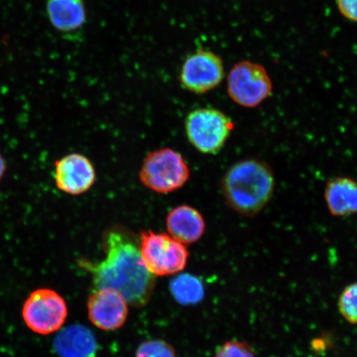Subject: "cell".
Segmentation results:
<instances>
[{
    "label": "cell",
    "mask_w": 357,
    "mask_h": 357,
    "mask_svg": "<svg viewBox=\"0 0 357 357\" xmlns=\"http://www.w3.org/2000/svg\"><path fill=\"white\" fill-rule=\"evenodd\" d=\"M105 257L100 262L84 261L96 289L110 288L126 298L128 305L144 307L153 296L155 275L146 269L139 245L122 227H112L105 233Z\"/></svg>",
    "instance_id": "1"
},
{
    "label": "cell",
    "mask_w": 357,
    "mask_h": 357,
    "mask_svg": "<svg viewBox=\"0 0 357 357\" xmlns=\"http://www.w3.org/2000/svg\"><path fill=\"white\" fill-rule=\"evenodd\" d=\"M273 169L257 159L239 160L231 166L221 181V191L230 208L245 217L260 213L274 195Z\"/></svg>",
    "instance_id": "2"
},
{
    "label": "cell",
    "mask_w": 357,
    "mask_h": 357,
    "mask_svg": "<svg viewBox=\"0 0 357 357\" xmlns=\"http://www.w3.org/2000/svg\"><path fill=\"white\" fill-rule=\"evenodd\" d=\"M190 176V169L178 151L165 147L147 154L139 171L146 188L158 194H169L182 188Z\"/></svg>",
    "instance_id": "3"
},
{
    "label": "cell",
    "mask_w": 357,
    "mask_h": 357,
    "mask_svg": "<svg viewBox=\"0 0 357 357\" xmlns=\"http://www.w3.org/2000/svg\"><path fill=\"white\" fill-rule=\"evenodd\" d=\"M185 128L187 138L196 150L213 155L225 146L234 123L220 110L200 108L187 115Z\"/></svg>",
    "instance_id": "4"
},
{
    "label": "cell",
    "mask_w": 357,
    "mask_h": 357,
    "mask_svg": "<svg viewBox=\"0 0 357 357\" xmlns=\"http://www.w3.org/2000/svg\"><path fill=\"white\" fill-rule=\"evenodd\" d=\"M231 100L244 108L253 109L271 96L273 84L264 66L249 61L236 63L227 75Z\"/></svg>",
    "instance_id": "5"
},
{
    "label": "cell",
    "mask_w": 357,
    "mask_h": 357,
    "mask_svg": "<svg viewBox=\"0 0 357 357\" xmlns=\"http://www.w3.org/2000/svg\"><path fill=\"white\" fill-rule=\"evenodd\" d=\"M139 248L146 269L155 276L177 274L188 261L185 245L167 234L142 231Z\"/></svg>",
    "instance_id": "6"
},
{
    "label": "cell",
    "mask_w": 357,
    "mask_h": 357,
    "mask_svg": "<svg viewBox=\"0 0 357 357\" xmlns=\"http://www.w3.org/2000/svg\"><path fill=\"white\" fill-rule=\"evenodd\" d=\"M26 327L40 335L59 331L68 316L63 298L55 290L42 288L34 290L26 298L22 310Z\"/></svg>",
    "instance_id": "7"
},
{
    "label": "cell",
    "mask_w": 357,
    "mask_h": 357,
    "mask_svg": "<svg viewBox=\"0 0 357 357\" xmlns=\"http://www.w3.org/2000/svg\"><path fill=\"white\" fill-rule=\"evenodd\" d=\"M225 75V64L220 56L199 47L183 62L180 80L187 91L202 95L220 86Z\"/></svg>",
    "instance_id": "8"
},
{
    "label": "cell",
    "mask_w": 357,
    "mask_h": 357,
    "mask_svg": "<svg viewBox=\"0 0 357 357\" xmlns=\"http://www.w3.org/2000/svg\"><path fill=\"white\" fill-rule=\"evenodd\" d=\"M88 314L91 322L104 331L122 328L128 315V303L117 290L96 289L88 301Z\"/></svg>",
    "instance_id": "9"
},
{
    "label": "cell",
    "mask_w": 357,
    "mask_h": 357,
    "mask_svg": "<svg viewBox=\"0 0 357 357\" xmlns=\"http://www.w3.org/2000/svg\"><path fill=\"white\" fill-rule=\"evenodd\" d=\"M54 178L58 189L70 195H82L96 181L95 167L86 155L71 153L56 160Z\"/></svg>",
    "instance_id": "10"
},
{
    "label": "cell",
    "mask_w": 357,
    "mask_h": 357,
    "mask_svg": "<svg viewBox=\"0 0 357 357\" xmlns=\"http://www.w3.org/2000/svg\"><path fill=\"white\" fill-rule=\"evenodd\" d=\"M205 227L202 214L189 205L173 208L167 217L169 235L184 245L198 242L204 234Z\"/></svg>",
    "instance_id": "11"
},
{
    "label": "cell",
    "mask_w": 357,
    "mask_h": 357,
    "mask_svg": "<svg viewBox=\"0 0 357 357\" xmlns=\"http://www.w3.org/2000/svg\"><path fill=\"white\" fill-rule=\"evenodd\" d=\"M53 347L59 357H96L99 348L91 329L80 324L61 329Z\"/></svg>",
    "instance_id": "12"
},
{
    "label": "cell",
    "mask_w": 357,
    "mask_h": 357,
    "mask_svg": "<svg viewBox=\"0 0 357 357\" xmlns=\"http://www.w3.org/2000/svg\"><path fill=\"white\" fill-rule=\"evenodd\" d=\"M46 10L53 28L62 33L77 32L87 22L84 0H47Z\"/></svg>",
    "instance_id": "13"
},
{
    "label": "cell",
    "mask_w": 357,
    "mask_h": 357,
    "mask_svg": "<svg viewBox=\"0 0 357 357\" xmlns=\"http://www.w3.org/2000/svg\"><path fill=\"white\" fill-rule=\"evenodd\" d=\"M324 199L330 213L347 217L357 213V182L354 178L338 176L326 185Z\"/></svg>",
    "instance_id": "14"
},
{
    "label": "cell",
    "mask_w": 357,
    "mask_h": 357,
    "mask_svg": "<svg viewBox=\"0 0 357 357\" xmlns=\"http://www.w3.org/2000/svg\"><path fill=\"white\" fill-rule=\"evenodd\" d=\"M169 289L174 298L182 305H197L204 296L202 282L189 274H182L173 279Z\"/></svg>",
    "instance_id": "15"
},
{
    "label": "cell",
    "mask_w": 357,
    "mask_h": 357,
    "mask_svg": "<svg viewBox=\"0 0 357 357\" xmlns=\"http://www.w3.org/2000/svg\"><path fill=\"white\" fill-rule=\"evenodd\" d=\"M338 310L348 323L357 324V282L343 290L339 297Z\"/></svg>",
    "instance_id": "16"
},
{
    "label": "cell",
    "mask_w": 357,
    "mask_h": 357,
    "mask_svg": "<svg viewBox=\"0 0 357 357\" xmlns=\"http://www.w3.org/2000/svg\"><path fill=\"white\" fill-rule=\"evenodd\" d=\"M136 357H176L175 349L163 340H150L138 347Z\"/></svg>",
    "instance_id": "17"
},
{
    "label": "cell",
    "mask_w": 357,
    "mask_h": 357,
    "mask_svg": "<svg viewBox=\"0 0 357 357\" xmlns=\"http://www.w3.org/2000/svg\"><path fill=\"white\" fill-rule=\"evenodd\" d=\"M214 357H255V354L247 342L231 340L218 348Z\"/></svg>",
    "instance_id": "18"
},
{
    "label": "cell",
    "mask_w": 357,
    "mask_h": 357,
    "mask_svg": "<svg viewBox=\"0 0 357 357\" xmlns=\"http://www.w3.org/2000/svg\"><path fill=\"white\" fill-rule=\"evenodd\" d=\"M339 12L347 20L357 22V0H335Z\"/></svg>",
    "instance_id": "19"
},
{
    "label": "cell",
    "mask_w": 357,
    "mask_h": 357,
    "mask_svg": "<svg viewBox=\"0 0 357 357\" xmlns=\"http://www.w3.org/2000/svg\"><path fill=\"white\" fill-rule=\"evenodd\" d=\"M6 160H4L3 155L0 153V181H2V178L6 174Z\"/></svg>",
    "instance_id": "20"
}]
</instances>
